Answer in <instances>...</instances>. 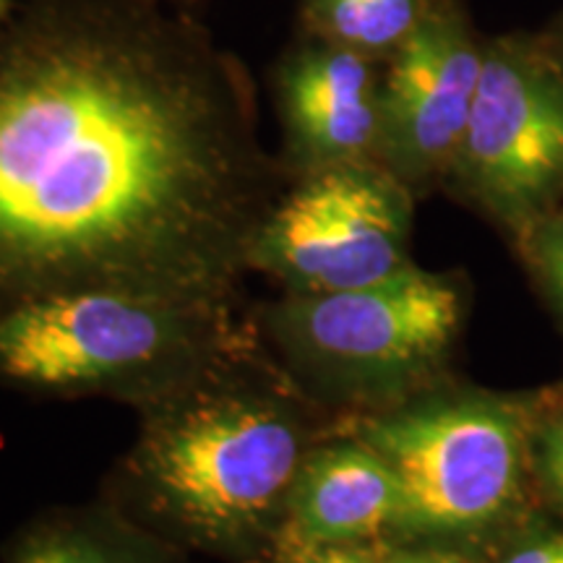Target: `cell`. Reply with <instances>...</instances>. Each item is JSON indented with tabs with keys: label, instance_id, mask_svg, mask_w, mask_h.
<instances>
[{
	"label": "cell",
	"instance_id": "6da1fadb",
	"mask_svg": "<svg viewBox=\"0 0 563 563\" xmlns=\"http://www.w3.org/2000/svg\"><path fill=\"white\" fill-rule=\"evenodd\" d=\"M279 196L243 70L136 0H74L0 66V313L81 290L230 311Z\"/></svg>",
	"mask_w": 563,
	"mask_h": 563
},
{
	"label": "cell",
	"instance_id": "7a4b0ae2",
	"mask_svg": "<svg viewBox=\"0 0 563 563\" xmlns=\"http://www.w3.org/2000/svg\"><path fill=\"white\" fill-rule=\"evenodd\" d=\"M241 357L243 344L144 402L125 462V488L152 517L217 551H245L285 527L313 449L285 384L241 376Z\"/></svg>",
	"mask_w": 563,
	"mask_h": 563
},
{
	"label": "cell",
	"instance_id": "3957f363",
	"mask_svg": "<svg viewBox=\"0 0 563 563\" xmlns=\"http://www.w3.org/2000/svg\"><path fill=\"white\" fill-rule=\"evenodd\" d=\"M241 344L222 308L118 290L63 292L0 313V382L150 402Z\"/></svg>",
	"mask_w": 563,
	"mask_h": 563
},
{
	"label": "cell",
	"instance_id": "277c9868",
	"mask_svg": "<svg viewBox=\"0 0 563 563\" xmlns=\"http://www.w3.org/2000/svg\"><path fill=\"white\" fill-rule=\"evenodd\" d=\"M363 443L399 483L394 527L410 534L467 532L493 522L517 496L525 470V426L488 399H435L371 418Z\"/></svg>",
	"mask_w": 563,
	"mask_h": 563
},
{
	"label": "cell",
	"instance_id": "5b68a950",
	"mask_svg": "<svg viewBox=\"0 0 563 563\" xmlns=\"http://www.w3.org/2000/svg\"><path fill=\"white\" fill-rule=\"evenodd\" d=\"M462 298L449 279L405 264L340 292L300 295L266 308L264 327L287 363L321 382H399L431 368L452 344Z\"/></svg>",
	"mask_w": 563,
	"mask_h": 563
},
{
	"label": "cell",
	"instance_id": "8992f818",
	"mask_svg": "<svg viewBox=\"0 0 563 563\" xmlns=\"http://www.w3.org/2000/svg\"><path fill=\"white\" fill-rule=\"evenodd\" d=\"M412 228L410 186L373 159L319 167L279 196L249 251V269L287 292H340L402 269Z\"/></svg>",
	"mask_w": 563,
	"mask_h": 563
},
{
	"label": "cell",
	"instance_id": "52a82bcc",
	"mask_svg": "<svg viewBox=\"0 0 563 563\" xmlns=\"http://www.w3.org/2000/svg\"><path fill=\"white\" fill-rule=\"evenodd\" d=\"M452 173L496 220L530 230L563 196V68L540 34L485 40Z\"/></svg>",
	"mask_w": 563,
	"mask_h": 563
},
{
	"label": "cell",
	"instance_id": "ba28073f",
	"mask_svg": "<svg viewBox=\"0 0 563 563\" xmlns=\"http://www.w3.org/2000/svg\"><path fill=\"white\" fill-rule=\"evenodd\" d=\"M485 40L460 0H433L382 79L376 157L402 178L452 170L483 76Z\"/></svg>",
	"mask_w": 563,
	"mask_h": 563
},
{
	"label": "cell",
	"instance_id": "9c48e42d",
	"mask_svg": "<svg viewBox=\"0 0 563 563\" xmlns=\"http://www.w3.org/2000/svg\"><path fill=\"white\" fill-rule=\"evenodd\" d=\"M285 118L311 170L373 159L382 131L376 58L332 42L302 53L285 76Z\"/></svg>",
	"mask_w": 563,
	"mask_h": 563
},
{
	"label": "cell",
	"instance_id": "30bf717a",
	"mask_svg": "<svg viewBox=\"0 0 563 563\" xmlns=\"http://www.w3.org/2000/svg\"><path fill=\"white\" fill-rule=\"evenodd\" d=\"M399 483L361 439L308 452L287 504L285 532L295 548L361 543L394 527Z\"/></svg>",
	"mask_w": 563,
	"mask_h": 563
},
{
	"label": "cell",
	"instance_id": "8fae6325",
	"mask_svg": "<svg viewBox=\"0 0 563 563\" xmlns=\"http://www.w3.org/2000/svg\"><path fill=\"white\" fill-rule=\"evenodd\" d=\"M433 0H306L323 42L368 58H389L420 24Z\"/></svg>",
	"mask_w": 563,
	"mask_h": 563
},
{
	"label": "cell",
	"instance_id": "7c38bea8",
	"mask_svg": "<svg viewBox=\"0 0 563 563\" xmlns=\"http://www.w3.org/2000/svg\"><path fill=\"white\" fill-rule=\"evenodd\" d=\"M13 563H162L157 545L108 519H66L40 527L16 548Z\"/></svg>",
	"mask_w": 563,
	"mask_h": 563
},
{
	"label": "cell",
	"instance_id": "4fadbf2b",
	"mask_svg": "<svg viewBox=\"0 0 563 563\" xmlns=\"http://www.w3.org/2000/svg\"><path fill=\"white\" fill-rule=\"evenodd\" d=\"M540 470H543L548 490L563 509V418L551 422L540 443Z\"/></svg>",
	"mask_w": 563,
	"mask_h": 563
},
{
	"label": "cell",
	"instance_id": "5bb4252c",
	"mask_svg": "<svg viewBox=\"0 0 563 563\" xmlns=\"http://www.w3.org/2000/svg\"><path fill=\"white\" fill-rule=\"evenodd\" d=\"M295 563H382L373 559L371 553L347 545H306L295 548Z\"/></svg>",
	"mask_w": 563,
	"mask_h": 563
},
{
	"label": "cell",
	"instance_id": "9a60e30c",
	"mask_svg": "<svg viewBox=\"0 0 563 563\" xmlns=\"http://www.w3.org/2000/svg\"><path fill=\"white\" fill-rule=\"evenodd\" d=\"M506 563H563V534H548L530 545H522Z\"/></svg>",
	"mask_w": 563,
	"mask_h": 563
},
{
	"label": "cell",
	"instance_id": "2e32d148",
	"mask_svg": "<svg viewBox=\"0 0 563 563\" xmlns=\"http://www.w3.org/2000/svg\"><path fill=\"white\" fill-rule=\"evenodd\" d=\"M382 563H473L467 561L460 553L452 551H405V553H394L391 559H386Z\"/></svg>",
	"mask_w": 563,
	"mask_h": 563
},
{
	"label": "cell",
	"instance_id": "e0dca14e",
	"mask_svg": "<svg viewBox=\"0 0 563 563\" xmlns=\"http://www.w3.org/2000/svg\"><path fill=\"white\" fill-rule=\"evenodd\" d=\"M540 37H543L545 47H548V51H551L553 58L559 60V66L563 68V13L553 21L551 26H548L543 34H540Z\"/></svg>",
	"mask_w": 563,
	"mask_h": 563
},
{
	"label": "cell",
	"instance_id": "ac0fdd59",
	"mask_svg": "<svg viewBox=\"0 0 563 563\" xmlns=\"http://www.w3.org/2000/svg\"><path fill=\"white\" fill-rule=\"evenodd\" d=\"M540 272L545 274V282H548V285H551L555 300H559L561 308H563V264H559V266H543V269H540Z\"/></svg>",
	"mask_w": 563,
	"mask_h": 563
},
{
	"label": "cell",
	"instance_id": "d6986e66",
	"mask_svg": "<svg viewBox=\"0 0 563 563\" xmlns=\"http://www.w3.org/2000/svg\"><path fill=\"white\" fill-rule=\"evenodd\" d=\"M5 3H9V0H0V13L5 11Z\"/></svg>",
	"mask_w": 563,
	"mask_h": 563
}]
</instances>
